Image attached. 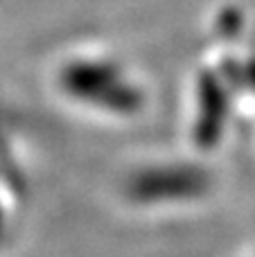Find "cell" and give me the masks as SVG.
<instances>
[{"label": "cell", "mask_w": 255, "mask_h": 257, "mask_svg": "<svg viewBox=\"0 0 255 257\" xmlns=\"http://www.w3.org/2000/svg\"><path fill=\"white\" fill-rule=\"evenodd\" d=\"M201 120H199V138L201 142H212L219 136V126L224 120V93H221L219 84L212 77H203L201 81Z\"/></svg>", "instance_id": "2"}, {"label": "cell", "mask_w": 255, "mask_h": 257, "mask_svg": "<svg viewBox=\"0 0 255 257\" xmlns=\"http://www.w3.org/2000/svg\"><path fill=\"white\" fill-rule=\"evenodd\" d=\"M61 84L79 99L113 108V111H134L140 95L120 79L113 68L95 63H77L61 75Z\"/></svg>", "instance_id": "1"}]
</instances>
